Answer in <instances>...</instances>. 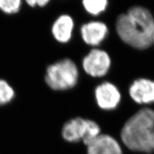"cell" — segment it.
<instances>
[{"label":"cell","instance_id":"cell-1","mask_svg":"<svg viewBox=\"0 0 154 154\" xmlns=\"http://www.w3.org/2000/svg\"><path fill=\"white\" fill-rule=\"evenodd\" d=\"M116 28L121 39L136 49H146L153 43L154 18L145 8L131 7L118 17Z\"/></svg>","mask_w":154,"mask_h":154},{"label":"cell","instance_id":"cell-2","mask_svg":"<svg viewBox=\"0 0 154 154\" xmlns=\"http://www.w3.org/2000/svg\"><path fill=\"white\" fill-rule=\"evenodd\" d=\"M123 143L134 152H154V111L141 109L125 123L121 132Z\"/></svg>","mask_w":154,"mask_h":154},{"label":"cell","instance_id":"cell-3","mask_svg":"<svg viewBox=\"0 0 154 154\" xmlns=\"http://www.w3.org/2000/svg\"><path fill=\"white\" fill-rule=\"evenodd\" d=\"M79 71L75 64L66 59L48 67L45 80L51 89L64 91L73 88L77 83Z\"/></svg>","mask_w":154,"mask_h":154},{"label":"cell","instance_id":"cell-4","mask_svg":"<svg viewBox=\"0 0 154 154\" xmlns=\"http://www.w3.org/2000/svg\"><path fill=\"white\" fill-rule=\"evenodd\" d=\"M100 132L99 125L92 120L76 118L65 123L62 135L67 141L76 143L83 141L88 146L100 136Z\"/></svg>","mask_w":154,"mask_h":154},{"label":"cell","instance_id":"cell-5","mask_svg":"<svg viewBox=\"0 0 154 154\" xmlns=\"http://www.w3.org/2000/svg\"><path fill=\"white\" fill-rule=\"evenodd\" d=\"M110 62L107 52L102 50L93 49L84 57L83 67L88 75L94 77H100L107 73Z\"/></svg>","mask_w":154,"mask_h":154},{"label":"cell","instance_id":"cell-6","mask_svg":"<svg viewBox=\"0 0 154 154\" xmlns=\"http://www.w3.org/2000/svg\"><path fill=\"white\" fill-rule=\"evenodd\" d=\"M95 98L101 109L110 110L118 106L121 100V94L114 84L106 82L96 88Z\"/></svg>","mask_w":154,"mask_h":154},{"label":"cell","instance_id":"cell-7","mask_svg":"<svg viewBox=\"0 0 154 154\" xmlns=\"http://www.w3.org/2000/svg\"><path fill=\"white\" fill-rule=\"evenodd\" d=\"M129 94L135 102L148 104L154 102V82L141 79L135 80L130 87Z\"/></svg>","mask_w":154,"mask_h":154},{"label":"cell","instance_id":"cell-8","mask_svg":"<svg viewBox=\"0 0 154 154\" xmlns=\"http://www.w3.org/2000/svg\"><path fill=\"white\" fill-rule=\"evenodd\" d=\"M88 154H123L118 141L107 134H100L88 145Z\"/></svg>","mask_w":154,"mask_h":154},{"label":"cell","instance_id":"cell-9","mask_svg":"<svg viewBox=\"0 0 154 154\" xmlns=\"http://www.w3.org/2000/svg\"><path fill=\"white\" fill-rule=\"evenodd\" d=\"M81 33L85 43L91 46H97L107 36L108 28L102 22L91 21L82 26Z\"/></svg>","mask_w":154,"mask_h":154},{"label":"cell","instance_id":"cell-10","mask_svg":"<svg viewBox=\"0 0 154 154\" xmlns=\"http://www.w3.org/2000/svg\"><path fill=\"white\" fill-rule=\"evenodd\" d=\"M74 23L68 15H62L58 18L52 27V33L60 42H68L71 37Z\"/></svg>","mask_w":154,"mask_h":154},{"label":"cell","instance_id":"cell-11","mask_svg":"<svg viewBox=\"0 0 154 154\" xmlns=\"http://www.w3.org/2000/svg\"><path fill=\"white\" fill-rule=\"evenodd\" d=\"M87 12L92 15H98L103 12L107 6V0H82Z\"/></svg>","mask_w":154,"mask_h":154},{"label":"cell","instance_id":"cell-12","mask_svg":"<svg viewBox=\"0 0 154 154\" xmlns=\"http://www.w3.org/2000/svg\"><path fill=\"white\" fill-rule=\"evenodd\" d=\"M14 91L6 81L0 80V105H5L14 98Z\"/></svg>","mask_w":154,"mask_h":154},{"label":"cell","instance_id":"cell-13","mask_svg":"<svg viewBox=\"0 0 154 154\" xmlns=\"http://www.w3.org/2000/svg\"><path fill=\"white\" fill-rule=\"evenodd\" d=\"M21 0H0V9L7 14H14L20 9Z\"/></svg>","mask_w":154,"mask_h":154},{"label":"cell","instance_id":"cell-14","mask_svg":"<svg viewBox=\"0 0 154 154\" xmlns=\"http://www.w3.org/2000/svg\"><path fill=\"white\" fill-rule=\"evenodd\" d=\"M49 1L50 0H26V3L31 7H34L35 5L43 7L46 5Z\"/></svg>","mask_w":154,"mask_h":154},{"label":"cell","instance_id":"cell-15","mask_svg":"<svg viewBox=\"0 0 154 154\" xmlns=\"http://www.w3.org/2000/svg\"><path fill=\"white\" fill-rule=\"evenodd\" d=\"M153 43H154V34H153Z\"/></svg>","mask_w":154,"mask_h":154}]
</instances>
